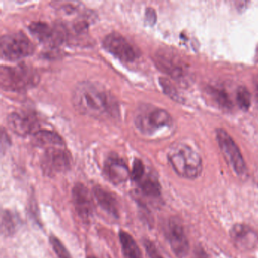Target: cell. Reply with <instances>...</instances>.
<instances>
[{
    "label": "cell",
    "instance_id": "1",
    "mask_svg": "<svg viewBox=\"0 0 258 258\" xmlns=\"http://www.w3.org/2000/svg\"><path fill=\"white\" fill-rule=\"evenodd\" d=\"M72 103L77 111L84 115L100 118L115 111V101L102 85L83 81L75 87Z\"/></svg>",
    "mask_w": 258,
    "mask_h": 258
},
{
    "label": "cell",
    "instance_id": "2",
    "mask_svg": "<svg viewBox=\"0 0 258 258\" xmlns=\"http://www.w3.org/2000/svg\"><path fill=\"white\" fill-rule=\"evenodd\" d=\"M167 157L173 170L182 177L196 179L202 173V158L188 145L181 143L172 145Z\"/></svg>",
    "mask_w": 258,
    "mask_h": 258
},
{
    "label": "cell",
    "instance_id": "3",
    "mask_svg": "<svg viewBox=\"0 0 258 258\" xmlns=\"http://www.w3.org/2000/svg\"><path fill=\"white\" fill-rule=\"evenodd\" d=\"M39 81L37 72L25 64L3 66L0 69V84L7 91H25L37 85Z\"/></svg>",
    "mask_w": 258,
    "mask_h": 258
},
{
    "label": "cell",
    "instance_id": "4",
    "mask_svg": "<svg viewBox=\"0 0 258 258\" xmlns=\"http://www.w3.org/2000/svg\"><path fill=\"white\" fill-rule=\"evenodd\" d=\"M35 46L22 32L3 36L0 40V55L3 59L16 61L34 53Z\"/></svg>",
    "mask_w": 258,
    "mask_h": 258
},
{
    "label": "cell",
    "instance_id": "5",
    "mask_svg": "<svg viewBox=\"0 0 258 258\" xmlns=\"http://www.w3.org/2000/svg\"><path fill=\"white\" fill-rule=\"evenodd\" d=\"M216 137L226 162L238 176H244L247 173V167L238 145L224 130H217Z\"/></svg>",
    "mask_w": 258,
    "mask_h": 258
},
{
    "label": "cell",
    "instance_id": "6",
    "mask_svg": "<svg viewBox=\"0 0 258 258\" xmlns=\"http://www.w3.org/2000/svg\"><path fill=\"white\" fill-rule=\"evenodd\" d=\"M157 67L175 81L185 84L188 81V70L182 61L168 49H161L155 55Z\"/></svg>",
    "mask_w": 258,
    "mask_h": 258
},
{
    "label": "cell",
    "instance_id": "7",
    "mask_svg": "<svg viewBox=\"0 0 258 258\" xmlns=\"http://www.w3.org/2000/svg\"><path fill=\"white\" fill-rule=\"evenodd\" d=\"M172 122L171 116L167 111L161 108H152L140 113L136 118L135 123L140 132L152 135L162 128L168 127Z\"/></svg>",
    "mask_w": 258,
    "mask_h": 258
},
{
    "label": "cell",
    "instance_id": "8",
    "mask_svg": "<svg viewBox=\"0 0 258 258\" xmlns=\"http://www.w3.org/2000/svg\"><path fill=\"white\" fill-rule=\"evenodd\" d=\"M72 164L70 154L58 147H49L42 158V168L45 174L52 176L67 171Z\"/></svg>",
    "mask_w": 258,
    "mask_h": 258
},
{
    "label": "cell",
    "instance_id": "9",
    "mask_svg": "<svg viewBox=\"0 0 258 258\" xmlns=\"http://www.w3.org/2000/svg\"><path fill=\"white\" fill-rule=\"evenodd\" d=\"M103 46L108 52L125 62H132L138 57V52L126 37L118 33H111L105 37Z\"/></svg>",
    "mask_w": 258,
    "mask_h": 258
},
{
    "label": "cell",
    "instance_id": "10",
    "mask_svg": "<svg viewBox=\"0 0 258 258\" xmlns=\"http://www.w3.org/2000/svg\"><path fill=\"white\" fill-rule=\"evenodd\" d=\"M167 238L175 254L184 257L189 251V243L180 222L173 218L169 221L167 228Z\"/></svg>",
    "mask_w": 258,
    "mask_h": 258
},
{
    "label": "cell",
    "instance_id": "11",
    "mask_svg": "<svg viewBox=\"0 0 258 258\" xmlns=\"http://www.w3.org/2000/svg\"><path fill=\"white\" fill-rule=\"evenodd\" d=\"M230 237L234 245L243 251L253 250L258 243L257 233L247 225H234L230 230Z\"/></svg>",
    "mask_w": 258,
    "mask_h": 258
},
{
    "label": "cell",
    "instance_id": "12",
    "mask_svg": "<svg viewBox=\"0 0 258 258\" xmlns=\"http://www.w3.org/2000/svg\"><path fill=\"white\" fill-rule=\"evenodd\" d=\"M7 124L13 132L22 137L34 134L38 126L35 116L25 112L11 113L7 117Z\"/></svg>",
    "mask_w": 258,
    "mask_h": 258
},
{
    "label": "cell",
    "instance_id": "13",
    "mask_svg": "<svg viewBox=\"0 0 258 258\" xmlns=\"http://www.w3.org/2000/svg\"><path fill=\"white\" fill-rule=\"evenodd\" d=\"M72 196L78 215L83 220H89L93 216L94 205L88 188L83 184H76L72 189Z\"/></svg>",
    "mask_w": 258,
    "mask_h": 258
},
{
    "label": "cell",
    "instance_id": "14",
    "mask_svg": "<svg viewBox=\"0 0 258 258\" xmlns=\"http://www.w3.org/2000/svg\"><path fill=\"white\" fill-rule=\"evenodd\" d=\"M29 30L40 41L51 46L60 44L66 37L64 30L61 28H51L46 22H32L30 24Z\"/></svg>",
    "mask_w": 258,
    "mask_h": 258
},
{
    "label": "cell",
    "instance_id": "15",
    "mask_svg": "<svg viewBox=\"0 0 258 258\" xmlns=\"http://www.w3.org/2000/svg\"><path fill=\"white\" fill-rule=\"evenodd\" d=\"M104 172L108 180L114 185L126 182L131 174L126 163L118 157H110L107 160Z\"/></svg>",
    "mask_w": 258,
    "mask_h": 258
},
{
    "label": "cell",
    "instance_id": "16",
    "mask_svg": "<svg viewBox=\"0 0 258 258\" xmlns=\"http://www.w3.org/2000/svg\"><path fill=\"white\" fill-rule=\"evenodd\" d=\"M93 194L99 206L106 211L108 214L115 218H119L120 211L119 205L115 196L101 186H96L93 188Z\"/></svg>",
    "mask_w": 258,
    "mask_h": 258
},
{
    "label": "cell",
    "instance_id": "17",
    "mask_svg": "<svg viewBox=\"0 0 258 258\" xmlns=\"http://www.w3.org/2000/svg\"><path fill=\"white\" fill-rule=\"evenodd\" d=\"M32 143L35 146H40V147L43 146L55 147V146L62 145L63 140L58 134L53 131L39 130L33 134Z\"/></svg>",
    "mask_w": 258,
    "mask_h": 258
},
{
    "label": "cell",
    "instance_id": "18",
    "mask_svg": "<svg viewBox=\"0 0 258 258\" xmlns=\"http://www.w3.org/2000/svg\"><path fill=\"white\" fill-rule=\"evenodd\" d=\"M122 251L124 258H143L141 250L134 238L128 232L120 231L119 233Z\"/></svg>",
    "mask_w": 258,
    "mask_h": 258
},
{
    "label": "cell",
    "instance_id": "19",
    "mask_svg": "<svg viewBox=\"0 0 258 258\" xmlns=\"http://www.w3.org/2000/svg\"><path fill=\"white\" fill-rule=\"evenodd\" d=\"M142 192L148 197L157 198L161 195V185L158 179L151 175L143 176L139 182Z\"/></svg>",
    "mask_w": 258,
    "mask_h": 258
},
{
    "label": "cell",
    "instance_id": "20",
    "mask_svg": "<svg viewBox=\"0 0 258 258\" xmlns=\"http://www.w3.org/2000/svg\"><path fill=\"white\" fill-rule=\"evenodd\" d=\"M19 227V219L12 211L4 210L1 221V232L5 236L13 235Z\"/></svg>",
    "mask_w": 258,
    "mask_h": 258
},
{
    "label": "cell",
    "instance_id": "21",
    "mask_svg": "<svg viewBox=\"0 0 258 258\" xmlns=\"http://www.w3.org/2000/svg\"><path fill=\"white\" fill-rule=\"evenodd\" d=\"M251 96L250 92L246 87H240L237 90L236 100L238 106L241 109L247 111L249 109L251 103Z\"/></svg>",
    "mask_w": 258,
    "mask_h": 258
},
{
    "label": "cell",
    "instance_id": "22",
    "mask_svg": "<svg viewBox=\"0 0 258 258\" xmlns=\"http://www.w3.org/2000/svg\"><path fill=\"white\" fill-rule=\"evenodd\" d=\"M49 241H50L52 248L55 250L58 258H72L69 250L57 237L51 235Z\"/></svg>",
    "mask_w": 258,
    "mask_h": 258
},
{
    "label": "cell",
    "instance_id": "23",
    "mask_svg": "<svg viewBox=\"0 0 258 258\" xmlns=\"http://www.w3.org/2000/svg\"><path fill=\"white\" fill-rule=\"evenodd\" d=\"M159 82L161 87H162L163 90H164V93H165L167 96H170L173 100L180 102L179 94H178L174 86L171 84L170 81H169L168 80L166 79V78H160Z\"/></svg>",
    "mask_w": 258,
    "mask_h": 258
},
{
    "label": "cell",
    "instance_id": "24",
    "mask_svg": "<svg viewBox=\"0 0 258 258\" xmlns=\"http://www.w3.org/2000/svg\"><path fill=\"white\" fill-rule=\"evenodd\" d=\"M131 178L135 182H139L145 176V166L141 160L135 159L133 164Z\"/></svg>",
    "mask_w": 258,
    "mask_h": 258
},
{
    "label": "cell",
    "instance_id": "25",
    "mask_svg": "<svg viewBox=\"0 0 258 258\" xmlns=\"http://www.w3.org/2000/svg\"><path fill=\"white\" fill-rule=\"evenodd\" d=\"M143 245H144L145 249H146L149 257L163 258L162 256L160 254L158 249L156 248L155 244H154L153 242H152V241L148 239H144V241H143Z\"/></svg>",
    "mask_w": 258,
    "mask_h": 258
},
{
    "label": "cell",
    "instance_id": "26",
    "mask_svg": "<svg viewBox=\"0 0 258 258\" xmlns=\"http://www.w3.org/2000/svg\"><path fill=\"white\" fill-rule=\"evenodd\" d=\"M215 91L214 93H215V96L217 97L219 103L223 106L227 107V108L230 106L231 102L226 93L221 90H215Z\"/></svg>",
    "mask_w": 258,
    "mask_h": 258
},
{
    "label": "cell",
    "instance_id": "27",
    "mask_svg": "<svg viewBox=\"0 0 258 258\" xmlns=\"http://www.w3.org/2000/svg\"><path fill=\"white\" fill-rule=\"evenodd\" d=\"M156 21V14L153 9L148 8L146 12V22L149 25H153Z\"/></svg>",
    "mask_w": 258,
    "mask_h": 258
},
{
    "label": "cell",
    "instance_id": "28",
    "mask_svg": "<svg viewBox=\"0 0 258 258\" xmlns=\"http://www.w3.org/2000/svg\"><path fill=\"white\" fill-rule=\"evenodd\" d=\"M196 258H208L206 256H205V253H204V252H201L199 254H198V256H196Z\"/></svg>",
    "mask_w": 258,
    "mask_h": 258
},
{
    "label": "cell",
    "instance_id": "29",
    "mask_svg": "<svg viewBox=\"0 0 258 258\" xmlns=\"http://www.w3.org/2000/svg\"><path fill=\"white\" fill-rule=\"evenodd\" d=\"M255 179H256V183L258 184V170L256 172V176H255Z\"/></svg>",
    "mask_w": 258,
    "mask_h": 258
},
{
    "label": "cell",
    "instance_id": "30",
    "mask_svg": "<svg viewBox=\"0 0 258 258\" xmlns=\"http://www.w3.org/2000/svg\"><path fill=\"white\" fill-rule=\"evenodd\" d=\"M87 258H96L95 256H88Z\"/></svg>",
    "mask_w": 258,
    "mask_h": 258
},
{
    "label": "cell",
    "instance_id": "31",
    "mask_svg": "<svg viewBox=\"0 0 258 258\" xmlns=\"http://www.w3.org/2000/svg\"><path fill=\"white\" fill-rule=\"evenodd\" d=\"M256 87H257V89H258V81H257V83H256Z\"/></svg>",
    "mask_w": 258,
    "mask_h": 258
}]
</instances>
